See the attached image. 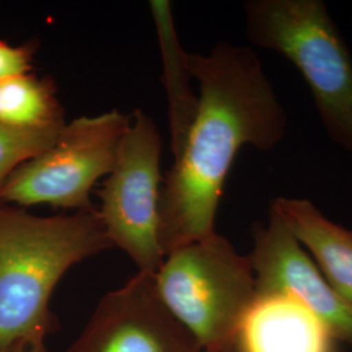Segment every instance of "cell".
I'll return each instance as SVG.
<instances>
[{
    "label": "cell",
    "mask_w": 352,
    "mask_h": 352,
    "mask_svg": "<svg viewBox=\"0 0 352 352\" xmlns=\"http://www.w3.org/2000/svg\"><path fill=\"white\" fill-rule=\"evenodd\" d=\"M199 81L195 122L160 190V243L164 257L215 232L227 175L245 145L270 151L287 133L289 116L250 47L218 43L208 55L189 54Z\"/></svg>",
    "instance_id": "1"
},
{
    "label": "cell",
    "mask_w": 352,
    "mask_h": 352,
    "mask_svg": "<svg viewBox=\"0 0 352 352\" xmlns=\"http://www.w3.org/2000/svg\"><path fill=\"white\" fill-rule=\"evenodd\" d=\"M109 248L97 210L37 217L0 202V350L52 333L56 285L74 265Z\"/></svg>",
    "instance_id": "2"
},
{
    "label": "cell",
    "mask_w": 352,
    "mask_h": 352,
    "mask_svg": "<svg viewBox=\"0 0 352 352\" xmlns=\"http://www.w3.org/2000/svg\"><path fill=\"white\" fill-rule=\"evenodd\" d=\"M245 32L254 46L296 67L329 138L352 153V55L322 0H251Z\"/></svg>",
    "instance_id": "3"
},
{
    "label": "cell",
    "mask_w": 352,
    "mask_h": 352,
    "mask_svg": "<svg viewBox=\"0 0 352 352\" xmlns=\"http://www.w3.org/2000/svg\"><path fill=\"white\" fill-rule=\"evenodd\" d=\"M168 312L201 352H232L240 329L257 299L250 256L214 232L171 252L154 273Z\"/></svg>",
    "instance_id": "4"
},
{
    "label": "cell",
    "mask_w": 352,
    "mask_h": 352,
    "mask_svg": "<svg viewBox=\"0 0 352 352\" xmlns=\"http://www.w3.org/2000/svg\"><path fill=\"white\" fill-rule=\"evenodd\" d=\"M131 118L113 110L65 124L49 149L20 164L0 190V202L94 210L89 195L113 170Z\"/></svg>",
    "instance_id": "5"
},
{
    "label": "cell",
    "mask_w": 352,
    "mask_h": 352,
    "mask_svg": "<svg viewBox=\"0 0 352 352\" xmlns=\"http://www.w3.org/2000/svg\"><path fill=\"white\" fill-rule=\"evenodd\" d=\"M162 141L155 123L136 110L119 144L109 179L98 196L106 235L133 260L139 272L155 273L164 260L160 243Z\"/></svg>",
    "instance_id": "6"
},
{
    "label": "cell",
    "mask_w": 352,
    "mask_h": 352,
    "mask_svg": "<svg viewBox=\"0 0 352 352\" xmlns=\"http://www.w3.org/2000/svg\"><path fill=\"white\" fill-rule=\"evenodd\" d=\"M65 352H201L168 312L154 274L139 272L102 298Z\"/></svg>",
    "instance_id": "7"
},
{
    "label": "cell",
    "mask_w": 352,
    "mask_h": 352,
    "mask_svg": "<svg viewBox=\"0 0 352 352\" xmlns=\"http://www.w3.org/2000/svg\"><path fill=\"white\" fill-rule=\"evenodd\" d=\"M250 258L257 296L280 295L302 304L336 340L352 344V308L329 285L315 261L294 238L276 209L252 227Z\"/></svg>",
    "instance_id": "8"
},
{
    "label": "cell",
    "mask_w": 352,
    "mask_h": 352,
    "mask_svg": "<svg viewBox=\"0 0 352 352\" xmlns=\"http://www.w3.org/2000/svg\"><path fill=\"white\" fill-rule=\"evenodd\" d=\"M334 338L309 309L287 296H257L240 329L241 352H334Z\"/></svg>",
    "instance_id": "9"
},
{
    "label": "cell",
    "mask_w": 352,
    "mask_h": 352,
    "mask_svg": "<svg viewBox=\"0 0 352 352\" xmlns=\"http://www.w3.org/2000/svg\"><path fill=\"white\" fill-rule=\"evenodd\" d=\"M270 206L312 254L329 285L352 308V230L334 223L305 199L276 197Z\"/></svg>",
    "instance_id": "10"
},
{
    "label": "cell",
    "mask_w": 352,
    "mask_h": 352,
    "mask_svg": "<svg viewBox=\"0 0 352 352\" xmlns=\"http://www.w3.org/2000/svg\"><path fill=\"white\" fill-rule=\"evenodd\" d=\"M151 11L164 64V85L167 94L171 151L176 158L183 151L190 126L195 122L199 97L190 88L188 52L176 34L171 4L168 1H151Z\"/></svg>",
    "instance_id": "11"
},
{
    "label": "cell",
    "mask_w": 352,
    "mask_h": 352,
    "mask_svg": "<svg viewBox=\"0 0 352 352\" xmlns=\"http://www.w3.org/2000/svg\"><path fill=\"white\" fill-rule=\"evenodd\" d=\"M0 123L24 131L63 128V107L52 78L28 72L0 81Z\"/></svg>",
    "instance_id": "12"
},
{
    "label": "cell",
    "mask_w": 352,
    "mask_h": 352,
    "mask_svg": "<svg viewBox=\"0 0 352 352\" xmlns=\"http://www.w3.org/2000/svg\"><path fill=\"white\" fill-rule=\"evenodd\" d=\"M62 129L24 131L0 123V190L20 164L49 149Z\"/></svg>",
    "instance_id": "13"
},
{
    "label": "cell",
    "mask_w": 352,
    "mask_h": 352,
    "mask_svg": "<svg viewBox=\"0 0 352 352\" xmlns=\"http://www.w3.org/2000/svg\"><path fill=\"white\" fill-rule=\"evenodd\" d=\"M37 50L36 41L21 46H12L0 39V81L30 72Z\"/></svg>",
    "instance_id": "14"
},
{
    "label": "cell",
    "mask_w": 352,
    "mask_h": 352,
    "mask_svg": "<svg viewBox=\"0 0 352 352\" xmlns=\"http://www.w3.org/2000/svg\"><path fill=\"white\" fill-rule=\"evenodd\" d=\"M4 352H49V350L46 347V338L36 337L30 340H20L6 349Z\"/></svg>",
    "instance_id": "15"
},
{
    "label": "cell",
    "mask_w": 352,
    "mask_h": 352,
    "mask_svg": "<svg viewBox=\"0 0 352 352\" xmlns=\"http://www.w3.org/2000/svg\"><path fill=\"white\" fill-rule=\"evenodd\" d=\"M6 350V349H4ZM4 350H0V352H4Z\"/></svg>",
    "instance_id": "16"
}]
</instances>
